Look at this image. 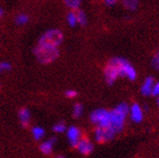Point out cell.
Segmentation results:
<instances>
[{
  "instance_id": "6",
  "label": "cell",
  "mask_w": 159,
  "mask_h": 158,
  "mask_svg": "<svg viewBox=\"0 0 159 158\" xmlns=\"http://www.w3.org/2000/svg\"><path fill=\"white\" fill-rule=\"evenodd\" d=\"M116 134L111 128H99L95 127L94 130V140L98 144H105L112 141Z\"/></svg>"
},
{
  "instance_id": "28",
  "label": "cell",
  "mask_w": 159,
  "mask_h": 158,
  "mask_svg": "<svg viewBox=\"0 0 159 158\" xmlns=\"http://www.w3.org/2000/svg\"><path fill=\"white\" fill-rule=\"evenodd\" d=\"M1 16H2V10L0 9V17H1Z\"/></svg>"
},
{
  "instance_id": "21",
  "label": "cell",
  "mask_w": 159,
  "mask_h": 158,
  "mask_svg": "<svg viewBox=\"0 0 159 158\" xmlns=\"http://www.w3.org/2000/svg\"><path fill=\"white\" fill-rule=\"evenodd\" d=\"M27 22H28V16L25 14H20L16 18V23L18 25H25Z\"/></svg>"
},
{
  "instance_id": "5",
  "label": "cell",
  "mask_w": 159,
  "mask_h": 158,
  "mask_svg": "<svg viewBox=\"0 0 159 158\" xmlns=\"http://www.w3.org/2000/svg\"><path fill=\"white\" fill-rule=\"evenodd\" d=\"M63 41V33L58 29H49L40 37L38 45L58 48Z\"/></svg>"
},
{
  "instance_id": "17",
  "label": "cell",
  "mask_w": 159,
  "mask_h": 158,
  "mask_svg": "<svg viewBox=\"0 0 159 158\" xmlns=\"http://www.w3.org/2000/svg\"><path fill=\"white\" fill-rule=\"evenodd\" d=\"M63 2L71 10H78L79 7L81 6L83 0H63Z\"/></svg>"
},
{
  "instance_id": "20",
  "label": "cell",
  "mask_w": 159,
  "mask_h": 158,
  "mask_svg": "<svg viewBox=\"0 0 159 158\" xmlns=\"http://www.w3.org/2000/svg\"><path fill=\"white\" fill-rule=\"evenodd\" d=\"M66 130H67V126L64 122H62V121H59V122L55 123L53 125V131L57 134L64 133V132H66Z\"/></svg>"
},
{
  "instance_id": "29",
  "label": "cell",
  "mask_w": 159,
  "mask_h": 158,
  "mask_svg": "<svg viewBox=\"0 0 159 158\" xmlns=\"http://www.w3.org/2000/svg\"><path fill=\"white\" fill-rule=\"evenodd\" d=\"M57 158H65L64 156H58V157H57Z\"/></svg>"
},
{
  "instance_id": "7",
  "label": "cell",
  "mask_w": 159,
  "mask_h": 158,
  "mask_svg": "<svg viewBox=\"0 0 159 158\" xmlns=\"http://www.w3.org/2000/svg\"><path fill=\"white\" fill-rule=\"evenodd\" d=\"M129 120L135 123V124H140L144 121L145 118V111L143 109V107L137 103V102H134L129 107Z\"/></svg>"
},
{
  "instance_id": "9",
  "label": "cell",
  "mask_w": 159,
  "mask_h": 158,
  "mask_svg": "<svg viewBox=\"0 0 159 158\" xmlns=\"http://www.w3.org/2000/svg\"><path fill=\"white\" fill-rule=\"evenodd\" d=\"M104 79L108 84H114L119 79V75L116 71V68L110 61L108 62V64L104 69Z\"/></svg>"
},
{
  "instance_id": "4",
  "label": "cell",
  "mask_w": 159,
  "mask_h": 158,
  "mask_svg": "<svg viewBox=\"0 0 159 158\" xmlns=\"http://www.w3.org/2000/svg\"><path fill=\"white\" fill-rule=\"evenodd\" d=\"M90 122L99 128H110L111 126V112L110 110L99 108L91 112L89 115Z\"/></svg>"
},
{
  "instance_id": "3",
  "label": "cell",
  "mask_w": 159,
  "mask_h": 158,
  "mask_svg": "<svg viewBox=\"0 0 159 158\" xmlns=\"http://www.w3.org/2000/svg\"><path fill=\"white\" fill-rule=\"evenodd\" d=\"M34 55L40 63L49 64V63H52L55 59H57L59 55V50L58 48H53V47L37 45V47L34 49Z\"/></svg>"
},
{
  "instance_id": "16",
  "label": "cell",
  "mask_w": 159,
  "mask_h": 158,
  "mask_svg": "<svg viewBox=\"0 0 159 158\" xmlns=\"http://www.w3.org/2000/svg\"><path fill=\"white\" fill-rule=\"evenodd\" d=\"M76 16H77V20H78V25H85L87 23V17L84 11L82 10H78L76 12Z\"/></svg>"
},
{
  "instance_id": "11",
  "label": "cell",
  "mask_w": 159,
  "mask_h": 158,
  "mask_svg": "<svg viewBox=\"0 0 159 158\" xmlns=\"http://www.w3.org/2000/svg\"><path fill=\"white\" fill-rule=\"evenodd\" d=\"M154 83H155V80L152 76L147 77L145 80L143 81L141 84V88H140V91L143 96H145V97L152 96V89H153Z\"/></svg>"
},
{
  "instance_id": "24",
  "label": "cell",
  "mask_w": 159,
  "mask_h": 158,
  "mask_svg": "<svg viewBox=\"0 0 159 158\" xmlns=\"http://www.w3.org/2000/svg\"><path fill=\"white\" fill-rule=\"evenodd\" d=\"M78 95V92L74 89H68L66 92H65V96L67 98H71V99H73V98H76Z\"/></svg>"
},
{
  "instance_id": "19",
  "label": "cell",
  "mask_w": 159,
  "mask_h": 158,
  "mask_svg": "<svg viewBox=\"0 0 159 158\" xmlns=\"http://www.w3.org/2000/svg\"><path fill=\"white\" fill-rule=\"evenodd\" d=\"M67 22L70 26H76L78 25V20H77V16H76V12L71 11L68 15H67Z\"/></svg>"
},
{
  "instance_id": "13",
  "label": "cell",
  "mask_w": 159,
  "mask_h": 158,
  "mask_svg": "<svg viewBox=\"0 0 159 158\" xmlns=\"http://www.w3.org/2000/svg\"><path fill=\"white\" fill-rule=\"evenodd\" d=\"M19 118L20 124L23 126L25 128L28 127V125L30 124V120H31V115L29 110L26 108H21L19 112Z\"/></svg>"
},
{
  "instance_id": "15",
  "label": "cell",
  "mask_w": 159,
  "mask_h": 158,
  "mask_svg": "<svg viewBox=\"0 0 159 158\" xmlns=\"http://www.w3.org/2000/svg\"><path fill=\"white\" fill-rule=\"evenodd\" d=\"M122 5L126 10L135 11L139 6V0H122Z\"/></svg>"
},
{
  "instance_id": "26",
  "label": "cell",
  "mask_w": 159,
  "mask_h": 158,
  "mask_svg": "<svg viewBox=\"0 0 159 158\" xmlns=\"http://www.w3.org/2000/svg\"><path fill=\"white\" fill-rule=\"evenodd\" d=\"M104 3L109 7H112L117 3V0H104Z\"/></svg>"
},
{
  "instance_id": "14",
  "label": "cell",
  "mask_w": 159,
  "mask_h": 158,
  "mask_svg": "<svg viewBox=\"0 0 159 158\" xmlns=\"http://www.w3.org/2000/svg\"><path fill=\"white\" fill-rule=\"evenodd\" d=\"M31 133H32V136L36 141H40L45 136V129L43 127H40V126H34L31 129Z\"/></svg>"
},
{
  "instance_id": "2",
  "label": "cell",
  "mask_w": 159,
  "mask_h": 158,
  "mask_svg": "<svg viewBox=\"0 0 159 158\" xmlns=\"http://www.w3.org/2000/svg\"><path fill=\"white\" fill-rule=\"evenodd\" d=\"M116 68V71L119 75V78H125L131 82L136 81L138 78V73L135 67L127 59L123 57H113L110 60Z\"/></svg>"
},
{
  "instance_id": "18",
  "label": "cell",
  "mask_w": 159,
  "mask_h": 158,
  "mask_svg": "<svg viewBox=\"0 0 159 158\" xmlns=\"http://www.w3.org/2000/svg\"><path fill=\"white\" fill-rule=\"evenodd\" d=\"M84 114V106L81 103H76L73 107V116L76 118L81 117Z\"/></svg>"
},
{
  "instance_id": "22",
  "label": "cell",
  "mask_w": 159,
  "mask_h": 158,
  "mask_svg": "<svg viewBox=\"0 0 159 158\" xmlns=\"http://www.w3.org/2000/svg\"><path fill=\"white\" fill-rule=\"evenodd\" d=\"M152 66L155 70H159V51L155 52V54L152 58Z\"/></svg>"
},
{
  "instance_id": "25",
  "label": "cell",
  "mask_w": 159,
  "mask_h": 158,
  "mask_svg": "<svg viewBox=\"0 0 159 158\" xmlns=\"http://www.w3.org/2000/svg\"><path fill=\"white\" fill-rule=\"evenodd\" d=\"M152 96H154L156 98L159 96V80L155 81V83H154L153 89H152Z\"/></svg>"
},
{
  "instance_id": "23",
  "label": "cell",
  "mask_w": 159,
  "mask_h": 158,
  "mask_svg": "<svg viewBox=\"0 0 159 158\" xmlns=\"http://www.w3.org/2000/svg\"><path fill=\"white\" fill-rule=\"evenodd\" d=\"M11 69V64L9 62H6V61H2L0 62V74L7 72Z\"/></svg>"
},
{
  "instance_id": "10",
  "label": "cell",
  "mask_w": 159,
  "mask_h": 158,
  "mask_svg": "<svg viewBox=\"0 0 159 158\" xmlns=\"http://www.w3.org/2000/svg\"><path fill=\"white\" fill-rule=\"evenodd\" d=\"M76 148L79 151V153H81L83 155H89L94 151V144L89 138L83 137L82 140L80 141L79 144L77 145Z\"/></svg>"
},
{
  "instance_id": "27",
  "label": "cell",
  "mask_w": 159,
  "mask_h": 158,
  "mask_svg": "<svg viewBox=\"0 0 159 158\" xmlns=\"http://www.w3.org/2000/svg\"><path fill=\"white\" fill-rule=\"evenodd\" d=\"M156 103H157V106L159 107V96L156 98Z\"/></svg>"
},
{
  "instance_id": "1",
  "label": "cell",
  "mask_w": 159,
  "mask_h": 158,
  "mask_svg": "<svg viewBox=\"0 0 159 158\" xmlns=\"http://www.w3.org/2000/svg\"><path fill=\"white\" fill-rule=\"evenodd\" d=\"M129 107L125 102L119 103L114 109L110 110L111 112V126L110 128L112 129L116 134L120 133L124 127L127 121V118L129 115Z\"/></svg>"
},
{
  "instance_id": "12",
  "label": "cell",
  "mask_w": 159,
  "mask_h": 158,
  "mask_svg": "<svg viewBox=\"0 0 159 158\" xmlns=\"http://www.w3.org/2000/svg\"><path fill=\"white\" fill-rule=\"evenodd\" d=\"M57 142V139L55 138H50L46 141H44L43 143L40 145V151H41L42 153L46 154V155H49L52 152V149H53V146Z\"/></svg>"
},
{
  "instance_id": "8",
  "label": "cell",
  "mask_w": 159,
  "mask_h": 158,
  "mask_svg": "<svg viewBox=\"0 0 159 158\" xmlns=\"http://www.w3.org/2000/svg\"><path fill=\"white\" fill-rule=\"evenodd\" d=\"M66 136H67V140L69 142L70 146L73 147H76L77 145L79 144V142L83 138V133H82V130L79 127L73 125V126H70V127L67 128Z\"/></svg>"
}]
</instances>
